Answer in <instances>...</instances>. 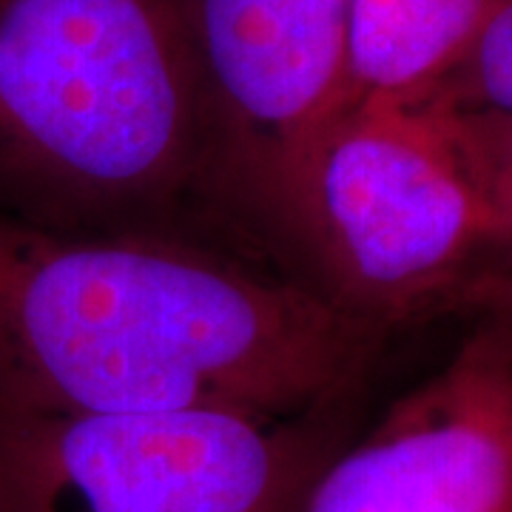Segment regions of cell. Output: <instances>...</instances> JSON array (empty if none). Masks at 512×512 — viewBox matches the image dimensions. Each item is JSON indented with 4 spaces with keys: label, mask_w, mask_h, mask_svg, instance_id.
I'll return each mask as SVG.
<instances>
[{
    "label": "cell",
    "mask_w": 512,
    "mask_h": 512,
    "mask_svg": "<svg viewBox=\"0 0 512 512\" xmlns=\"http://www.w3.org/2000/svg\"><path fill=\"white\" fill-rule=\"evenodd\" d=\"M0 214L274 262L225 194L188 0H0Z\"/></svg>",
    "instance_id": "obj_2"
},
{
    "label": "cell",
    "mask_w": 512,
    "mask_h": 512,
    "mask_svg": "<svg viewBox=\"0 0 512 512\" xmlns=\"http://www.w3.org/2000/svg\"><path fill=\"white\" fill-rule=\"evenodd\" d=\"M279 256L387 336L453 311L493 265V222L447 109L367 97L328 120L293 171Z\"/></svg>",
    "instance_id": "obj_3"
},
{
    "label": "cell",
    "mask_w": 512,
    "mask_h": 512,
    "mask_svg": "<svg viewBox=\"0 0 512 512\" xmlns=\"http://www.w3.org/2000/svg\"><path fill=\"white\" fill-rule=\"evenodd\" d=\"M353 416L0 413V512H299Z\"/></svg>",
    "instance_id": "obj_4"
},
{
    "label": "cell",
    "mask_w": 512,
    "mask_h": 512,
    "mask_svg": "<svg viewBox=\"0 0 512 512\" xmlns=\"http://www.w3.org/2000/svg\"><path fill=\"white\" fill-rule=\"evenodd\" d=\"M453 311L484 316L512 333V271H487L458 293Z\"/></svg>",
    "instance_id": "obj_10"
},
{
    "label": "cell",
    "mask_w": 512,
    "mask_h": 512,
    "mask_svg": "<svg viewBox=\"0 0 512 512\" xmlns=\"http://www.w3.org/2000/svg\"><path fill=\"white\" fill-rule=\"evenodd\" d=\"M495 0H353L350 103H421L453 72Z\"/></svg>",
    "instance_id": "obj_7"
},
{
    "label": "cell",
    "mask_w": 512,
    "mask_h": 512,
    "mask_svg": "<svg viewBox=\"0 0 512 512\" xmlns=\"http://www.w3.org/2000/svg\"><path fill=\"white\" fill-rule=\"evenodd\" d=\"M188 9L231 211L282 265L296 163L348 109L353 0H188Z\"/></svg>",
    "instance_id": "obj_5"
},
{
    "label": "cell",
    "mask_w": 512,
    "mask_h": 512,
    "mask_svg": "<svg viewBox=\"0 0 512 512\" xmlns=\"http://www.w3.org/2000/svg\"><path fill=\"white\" fill-rule=\"evenodd\" d=\"M387 339L259 256L0 214V413L302 416L356 402Z\"/></svg>",
    "instance_id": "obj_1"
},
{
    "label": "cell",
    "mask_w": 512,
    "mask_h": 512,
    "mask_svg": "<svg viewBox=\"0 0 512 512\" xmlns=\"http://www.w3.org/2000/svg\"><path fill=\"white\" fill-rule=\"evenodd\" d=\"M427 100L453 111L512 114V0H495L467 52Z\"/></svg>",
    "instance_id": "obj_9"
},
{
    "label": "cell",
    "mask_w": 512,
    "mask_h": 512,
    "mask_svg": "<svg viewBox=\"0 0 512 512\" xmlns=\"http://www.w3.org/2000/svg\"><path fill=\"white\" fill-rule=\"evenodd\" d=\"M447 114L493 222V265L487 271H512V114L453 109Z\"/></svg>",
    "instance_id": "obj_8"
},
{
    "label": "cell",
    "mask_w": 512,
    "mask_h": 512,
    "mask_svg": "<svg viewBox=\"0 0 512 512\" xmlns=\"http://www.w3.org/2000/svg\"><path fill=\"white\" fill-rule=\"evenodd\" d=\"M299 512H512V333L476 316L453 356L330 458Z\"/></svg>",
    "instance_id": "obj_6"
}]
</instances>
